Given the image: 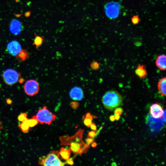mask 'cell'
Masks as SVG:
<instances>
[{
    "mask_svg": "<svg viewBox=\"0 0 166 166\" xmlns=\"http://www.w3.org/2000/svg\"><path fill=\"white\" fill-rule=\"evenodd\" d=\"M102 101L106 109L113 111L121 105L123 102V98L117 91L111 90L105 93Z\"/></svg>",
    "mask_w": 166,
    "mask_h": 166,
    "instance_id": "cell-1",
    "label": "cell"
},
{
    "mask_svg": "<svg viewBox=\"0 0 166 166\" xmlns=\"http://www.w3.org/2000/svg\"><path fill=\"white\" fill-rule=\"evenodd\" d=\"M59 152L53 151L48 154L46 157H41L39 163L41 165L45 166H63L66 163L62 162L59 158Z\"/></svg>",
    "mask_w": 166,
    "mask_h": 166,
    "instance_id": "cell-2",
    "label": "cell"
},
{
    "mask_svg": "<svg viewBox=\"0 0 166 166\" xmlns=\"http://www.w3.org/2000/svg\"><path fill=\"white\" fill-rule=\"evenodd\" d=\"M35 116L40 123L48 125L51 124L56 118V115L50 111L46 106L40 109Z\"/></svg>",
    "mask_w": 166,
    "mask_h": 166,
    "instance_id": "cell-3",
    "label": "cell"
},
{
    "mask_svg": "<svg viewBox=\"0 0 166 166\" xmlns=\"http://www.w3.org/2000/svg\"><path fill=\"white\" fill-rule=\"evenodd\" d=\"M146 123L149 126L151 131L157 132L161 130L164 127V123L162 118H155L149 114L147 115Z\"/></svg>",
    "mask_w": 166,
    "mask_h": 166,
    "instance_id": "cell-4",
    "label": "cell"
},
{
    "mask_svg": "<svg viewBox=\"0 0 166 166\" xmlns=\"http://www.w3.org/2000/svg\"><path fill=\"white\" fill-rule=\"evenodd\" d=\"M121 9L120 4L117 2H108L104 6L106 16L111 19H115L119 16Z\"/></svg>",
    "mask_w": 166,
    "mask_h": 166,
    "instance_id": "cell-5",
    "label": "cell"
},
{
    "mask_svg": "<svg viewBox=\"0 0 166 166\" xmlns=\"http://www.w3.org/2000/svg\"><path fill=\"white\" fill-rule=\"evenodd\" d=\"M3 77L6 83L8 85H11L18 82L19 74L16 70L9 69L4 72Z\"/></svg>",
    "mask_w": 166,
    "mask_h": 166,
    "instance_id": "cell-6",
    "label": "cell"
},
{
    "mask_svg": "<svg viewBox=\"0 0 166 166\" xmlns=\"http://www.w3.org/2000/svg\"><path fill=\"white\" fill-rule=\"evenodd\" d=\"M24 88L27 95L33 96L38 93L39 85L37 81L34 80H30L27 81L25 83Z\"/></svg>",
    "mask_w": 166,
    "mask_h": 166,
    "instance_id": "cell-7",
    "label": "cell"
},
{
    "mask_svg": "<svg viewBox=\"0 0 166 166\" xmlns=\"http://www.w3.org/2000/svg\"><path fill=\"white\" fill-rule=\"evenodd\" d=\"M7 49L9 53L13 56L17 55L22 50L19 43L16 41L10 42L7 46Z\"/></svg>",
    "mask_w": 166,
    "mask_h": 166,
    "instance_id": "cell-8",
    "label": "cell"
},
{
    "mask_svg": "<svg viewBox=\"0 0 166 166\" xmlns=\"http://www.w3.org/2000/svg\"><path fill=\"white\" fill-rule=\"evenodd\" d=\"M83 92L82 89L76 86L72 88L70 92V98L75 101H81L83 98Z\"/></svg>",
    "mask_w": 166,
    "mask_h": 166,
    "instance_id": "cell-9",
    "label": "cell"
},
{
    "mask_svg": "<svg viewBox=\"0 0 166 166\" xmlns=\"http://www.w3.org/2000/svg\"><path fill=\"white\" fill-rule=\"evenodd\" d=\"M151 115L153 118H159L162 116L164 111L162 106L157 103L153 104L150 108Z\"/></svg>",
    "mask_w": 166,
    "mask_h": 166,
    "instance_id": "cell-10",
    "label": "cell"
},
{
    "mask_svg": "<svg viewBox=\"0 0 166 166\" xmlns=\"http://www.w3.org/2000/svg\"><path fill=\"white\" fill-rule=\"evenodd\" d=\"M11 32L15 35L19 34L23 29L22 24L20 22L16 19H13L11 22L10 25Z\"/></svg>",
    "mask_w": 166,
    "mask_h": 166,
    "instance_id": "cell-11",
    "label": "cell"
},
{
    "mask_svg": "<svg viewBox=\"0 0 166 166\" xmlns=\"http://www.w3.org/2000/svg\"><path fill=\"white\" fill-rule=\"evenodd\" d=\"M166 56L164 55L158 56L155 61V64L157 67L162 70H165L166 69Z\"/></svg>",
    "mask_w": 166,
    "mask_h": 166,
    "instance_id": "cell-12",
    "label": "cell"
},
{
    "mask_svg": "<svg viewBox=\"0 0 166 166\" xmlns=\"http://www.w3.org/2000/svg\"><path fill=\"white\" fill-rule=\"evenodd\" d=\"M135 73L140 78H145L147 75L146 66L144 65H139L135 70Z\"/></svg>",
    "mask_w": 166,
    "mask_h": 166,
    "instance_id": "cell-13",
    "label": "cell"
},
{
    "mask_svg": "<svg viewBox=\"0 0 166 166\" xmlns=\"http://www.w3.org/2000/svg\"><path fill=\"white\" fill-rule=\"evenodd\" d=\"M158 90L160 94L163 96L166 95V78H162L158 82L157 85Z\"/></svg>",
    "mask_w": 166,
    "mask_h": 166,
    "instance_id": "cell-14",
    "label": "cell"
},
{
    "mask_svg": "<svg viewBox=\"0 0 166 166\" xmlns=\"http://www.w3.org/2000/svg\"><path fill=\"white\" fill-rule=\"evenodd\" d=\"M77 142H73L70 143V150L75 154H81L83 151L82 149V144Z\"/></svg>",
    "mask_w": 166,
    "mask_h": 166,
    "instance_id": "cell-15",
    "label": "cell"
},
{
    "mask_svg": "<svg viewBox=\"0 0 166 166\" xmlns=\"http://www.w3.org/2000/svg\"><path fill=\"white\" fill-rule=\"evenodd\" d=\"M59 154L64 160H67L70 158L71 155L70 149H68L62 147L61 148Z\"/></svg>",
    "mask_w": 166,
    "mask_h": 166,
    "instance_id": "cell-16",
    "label": "cell"
},
{
    "mask_svg": "<svg viewBox=\"0 0 166 166\" xmlns=\"http://www.w3.org/2000/svg\"><path fill=\"white\" fill-rule=\"evenodd\" d=\"M20 124V127L22 131L26 133L28 132L29 129V126L28 121V119L27 118Z\"/></svg>",
    "mask_w": 166,
    "mask_h": 166,
    "instance_id": "cell-17",
    "label": "cell"
},
{
    "mask_svg": "<svg viewBox=\"0 0 166 166\" xmlns=\"http://www.w3.org/2000/svg\"><path fill=\"white\" fill-rule=\"evenodd\" d=\"M93 118L91 114L89 113L86 114L84 120V124L88 127H90L91 125L92 124Z\"/></svg>",
    "mask_w": 166,
    "mask_h": 166,
    "instance_id": "cell-18",
    "label": "cell"
},
{
    "mask_svg": "<svg viewBox=\"0 0 166 166\" xmlns=\"http://www.w3.org/2000/svg\"><path fill=\"white\" fill-rule=\"evenodd\" d=\"M44 41V39L42 37L39 36L35 35L34 45H35L37 48L38 49V48L42 45Z\"/></svg>",
    "mask_w": 166,
    "mask_h": 166,
    "instance_id": "cell-19",
    "label": "cell"
},
{
    "mask_svg": "<svg viewBox=\"0 0 166 166\" xmlns=\"http://www.w3.org/2000/svg\"><path fill=\"white\" fill-rule=\"evenodd\" d=\"M28 121L30 127H34L37 125L39 123L35 116H34L31 119H28Z\"/></svg>",
    "mask_w": 166,
    "mask_h": 166,
    "instance_id": "cell-20",
    "label": "cell"
},
{
    "mask_svg": "<svg viewBox=\"0 0 166 166\" xmlns=\"http://www.w3.org/2000/svg\"><path fill=\"white\" fill-rule=\"evenodd\" d=\"M132 22L134 25L138 24L140 22V19L138 15H134L132 19Z\"/></svg>",
    "mask_w": 166,
    "mask_h": 166,
    "instance_id": "cell-21",
    "label": "cell"
},
{
    "mask_svg": "<svg viewBox=\"0 0 166 166\" xmlns=\"http://www.w3.org/2000/svg\"><path fill=\"white\" fill-rule=\"evenodd\" d=\"M90 66L91 69L93 70H97L100 68L99 64L96 61L92 62Z\"/></svg>",
    "mask_w": 166,
    "mask_h": 166,
    "instance_id": "cell-22",
    "label": "cell"
},
{
    "mask_svg": "<svg viewBox=\"0 0 166 166\" xmlns=\"http://www.w3.org/2000/svg\"><path fill=\"white\" fill-rule=\"evenodd\" d=\"M21 53L19 54L18 57L19 59L23 60L26 59L27 55L26 53V51L24 50H22L20 52Z\"/></svg>",
    "mask_w": 166,
    "mask_h": 166,
    "instance_id": "cell-23",
    "label": "cell"
},
{
    "mask_svg": "<svg viewBox=\"0 0 166 166\" xmlns=\"http://www.w3.org/2000/svg\"><path fill=\"white\" fill-rule=\"evenodd\" d=\"M114 111V116L120 115L123 112V109L121 107L117 108Z\"/></svg>",
    "mask_w": 166,
    "mask_h": 166,
    "instance_id": "cell-24",
    "label": "cell"
},
{
    "mask_svg": "<svg viewBox=\"0 0 166 166\" xmlns=\"http://www.w3.org/2000/svg\"><path fill=\"white\" fill-rule=\"evenodd\" d=\"M27 114L25 113H23L20 115L19 117V121H22L26 118Z\"/></svg>",
    "mask_w": 166,
    "mask_h": 166,
    "instance_id": "cell-25",
    "label": "cell"
},
{
    "mask_svg": "<svg viewBox=\"0 0 166 166\" xmlns=\"http://www.w3.org/2000/svg\"><path fill=\"white\" fill-rule=\"evenodd\" d=\"M96 135V133L95 131H91L89 132L88 136L90 138H95Z\"/></svg>",
    "mask_w": 166,
    "mask_h": 166,
    "instance_id": "cell-26",
    "label": "cell"
},
{
    "mask_svg": "<svg viewBox=\"0 0 166 166\" xmlns=\"http://www.w3.org/2000/svg\"><path fill=\"white\" fill-rule=\"evenodd\" d=\"M66 164L69 165H73L74 164V161L73 158H70L69 159L66 160Z\"/></svg>",
    "mask_w": 166,
    "mask_h": 166,
    "instance_id": "cell-27",
    "label": "cell"
},
{
    "mask_svg": "<svg viewBox=\"0 0 166 166\" xmlns=\"http://www.w3.org/2000/svg\"><path fill=\"white\" fill-rule=\"evenodd\" d=\"M91 128L94 131L96 130L97 126L94 123H92L91 125L90 126Z\"/></svg>",
    "mask_w": 166,
    "mask_h": 166,
    "instance_id": "cell-28",
    "label": "cell"
},
{
    "mask_svg": "<svg viewBox=\"0 0 166 166\" xmlns=\"http://www.w3.org/2000/svg\"><path fill=\"white\" fill-rule=\"evenodd\" d=\"M93 141V139L92 138H89L86 139V142L88 144H90Z\"/></svg>",
    "mask_w": 166,
    "mask_h": 166,
    "instance_id": "cell-29",
    "label": "cell"
},
{
    "mask_svg": "<svg viewBox=\"0 0 166 166\" xmlns=\"http://www.w3.org/2000/svg\"><path fill=\"white\" fill-rule=\"evenodd\" d=\"M162 119L163 121L165 122H166V110H165L164 112L162 115Z\"/></svg>",
    "mask_w": 166,
    "mask_h": 166,
    "instance_id": "cell-30",
    "label": "cell"
},
{
    "mask_svg": "<svg viewBox=\"0 0 166 166\" xmlns=\"http://www.w3.org/2000/svg\"><path fill=\"white\" fill-rule=\"evenodd\" d=\"M110 120L111 122L114 121L115 120V116L114 115H111L110 117Z\"/></svg>",
    "mask_w": 166,
    "mask_h": 166,
    "instance_id": "cell-31",
    "label": "cell"
},
{
    "mask_svg": "<svg viewBox=\"0 0 166 166\" xmlns=\"http://www.w3.org/2000/svg\"><path fill=\"white\" fill-rule=\"evenodd\" d=\"M115 116V120L118 121L119 120L120 118V115H116V116Z\"/></svg>",
    "mask_w": 166,
    "mask_h": 166,
    "instance_id": "cell-32",
    "label": "cell"
},
{
    "mask_svg": "<svg viewBox=\"0 0 166 166\" xmlns=\"http://www.w3.org/2000/svg\"><path fill=\"white\" fill-rule=\"evenodd\" d=\"M92 146L93 147H96L97 146V144L95 142L93 143L92 144Z\"/></svg>",
    "mask_w": 166,
    "mask_h": 166,
    "instance_id": "cell-33",
    "label": "cell"
},
{
    "mask_svg": "<svg viewBox=\"0 0 166 166\" xmlns=\"http://www.w3.org/2000/svg\"><path fill=\"white\" fill-rule=\"evenodd\" d=\"M111 165L113 166H116L117 165L116 163L113 162L112 163Z\"/></svg>",
    "mask_w": 166,
    "mask_h": 166,
    "instance_id": "cell-34",
    "label": "cell"
},
{
    "mask_svg": "<svg viewBox=\"0 0 166 166\" xmlns=\"http://www.w3.org/2000/svg\"><path fill=\"white\" fill-rule=\"evenodd\" d=\"M1 121H0V129H1Z\"/></svg>",
    "mask_w": 166,
    "mask_h": 166,
    "instance_id": "cell-35",
    "label": "cell"
}]
</instances>
